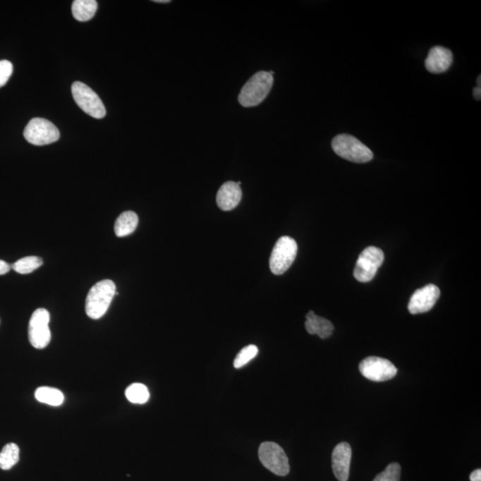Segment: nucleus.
I'll return each instance as SVG.
<instances>
[{"mask_svg": "<svg viewBox=\"0 0 481 481\" xmlns=\"http://www.w3.org/2000/svg\"><path fill=\"white\" fill-rule=\"evenodd\" d=\"M13 73V64L8 60L0 61V87L5 86Z\"/></svg>", "mask_w": 481, "mask_h": 481, "instance_id": "b1692460", "label": "nucleus"}, {"mask_svg": "<svg viewBox=\"0 0 481 481\" xmlns=\"http://www.w3.org/2000/svg\"><path fill=\"white\" fill-rule=\"evenodd\" d=\"M305 327L310 334H317L321 339L330 337L334 330V324L324 317H318L314 311H310L306 316Z\"/></svg>", "mask_w": 481, "mask_h": 481, "instance_id": "2eb2a0df", "label": "nucleus"}, {"mask_svg": "<svg viewBox=\"0 0 481 481\" xmlns=\"http://www.w3.org/2000/svg\"><path fill=\"white\" fill-rule=\"evenodd\" d=\"M19 446L16 443H8L0 452V468L8 470L19 462Z\"/></svg>", "mask_w": 481, "mask_h": 481, "instance_id": "6ab92c4d", "label": "nucleus"}, {"mask_svg": "<svg viewBox=\"0 0 481 481\" xmlns=\"http://www.w3.org/2000/svg\"><path fill=\"white\" fill-rule=\"evenodd\" d=\"M260 461L264 467L279 476H286L290 472L289 460L279 444L264 442L259 449Z\"/></svg>", "mask_w": 481, "mask_h": 481, "instance_id": "423d86ee", "label": "nucleus"}, {"mask_svg": "<svg viewBox=\"0 0 481 481\" xmlns=\"http://www.w3.org/2000/svg\"><path fill=\"white\" fill-rule=\"evenodd\" d=\"M331 147L339 157L355 164H367L374 158L370 149L351 135H336L331 141Z\"/></svg>", "mask_w": 481, "mask_h": 481, "instance_id": "7ed1b4c3", "label": "nucleus"}, {"mask_svg": "<svg viewBox=\"0 0 481 481\" xmlns=\"http://www.w3.org/2000/svg\"><path fill=\"white\" fill-rule=\"evenodd\" d=\"M23 135L30 144L42 147L59 140L60 132L51 121L42 118H34L27 125Z\"/></svg>", "mask_w": 481, "mask_h": 481, "instance_id": "0eeeda50", "label": "nucleus"}, {"mask_svg": "<svg viewBox=\"0 0 481 481\" xmlns=\"http://www.w3.org/2000/svg\"><path fill=\"white\" fill-rule=\"evenodd\" d=\"M35 398L43 404L59 406L64 401L63 392L56 388L40 387L36 389Z\"/></svg>", "mask_w": 481, "mask_h": 481, "instance_id": "a211bd4d", "label": "nucleus"}, {"mask_svg": "<svg viewBox=\"0 0 481 481\" xmlns=\"http://www.w3.org/2000/svg\"><path fill=\"white\" fill-rule=\"evenodd\" d=\"M440 291L435 284H428L413 294L408 304L409 312L413 315L428 312L439 300Z\"/></svg>", "mask_w": 481, "mask_h": 481, "instance_id": "9b49d317", "label": "nucleus"}, {"mask_svg": "<svg viewBox=\"0 0 481 481\" xmlns=\"http://www.w3.org/2000/svg\"><path fill=\"white\" fill-rule=\"evenodd\" d=\"M125 395L128 401L133 404H145L150 398V393L147 386L142 384H133L128 386Z\"/></svg>", "mask_w": 481, "mask_h": 481, "instance_id": "aec40b11", "label": "nucleus"}, {"mask_svg": "<svg viewBox=\"0 0 481 481\" xmlns=\"http://www.w3.org/2000/svg\"><path fill=\"white\" fill-rule=\"evenodd\" d=\"M50 315L45 308L34 311L29 323V341L35 348H46L51 341Z\"/></svg>", "mask_w": 481, "mask_h": 481, "instance_id": "1a4fd4ad", "label": "nucleus"}, {"mask_svg": "<svg viewBox=\"0 0 481 481\" xmlns=\"http://www.w3.org/2000/svg\"><path fill=\"white\" fill-rule=\"evenodd\" d=\"M351 448L346 442L339 444L331 456V466L334 476L339 481H347L350 476Z\"/></svg>", "mask_w": 481, "mask_h": 481, "instance_id": "f8f14e48", "label": "nucleus"}, {"mask_svg": "<svg viewBox=\"0 0 481 481\" xmlns=\"http://www.w3.org/2000/svg\"><path fill=\"white\" fill-rule=\"evenodd\" d=\"M138 225V217L134 212H125L115 221L114 231L118 237L131 235Z\"/></svg>", "mask_w": 481, "mask_h": 481, "instance_id": "dca6fc26", "label": "nucleus"}, {"mask_svg": "<svg viewBox=\"0 0 481 481\" xmlns=\"http://www.w3.org/2000/svg\"><path fill=\"white\" fill-rule=\"evenodd\" d=\"M97 10V2L95 0H75L73 3V16L80 22L90 21L96 15Z\"/></svg>", "mask_w": 481, "mask_h": 481, "instance_id": "f3484780", "label": "nucleus"}, {"mask_svg": "<svg viewBox=\"0 0 481 481\" xmlns=\"http://www.w3.org/2000/svg\"><path fill=\"white\" fill-rule=\"evenodd\" d=\"M298 245L296 240L283 236L277 240L271 253L269 267L271 272L280 276L293 265L297 256Z\"/></svg>", "mask_w": 481, "mask_h": 481, "instance_id": "20e7f679", "label": "nucleus"}, {"mask_svg": "<svg viewBox=\"0 0 481 481\" xmlns=\"http://www.w3.org/2000/svg\"><path fill=\"white\" fill-rule=\"evenodd\" d=\"M470 481H481V470L477 469L475 470H473V472L472 473H470Z\"/></svg>", "mask_w": 481, "mask_h": 481, "instance_id": "a878e982", "label": "nucleus"}, {"mask_svg": "<svg viewBox=\"0 0 481 481\" xmlns=\"http://www.w3.org/2000/svg\"><path fill=\"white\" fill-rule=\"evenodd\" d=\"M477 87H481V76L480 75L479 76V78H477Z\"/></svg>", "mask_w": 481, "mask_h": 481, "instance_id": "c85d7f7f", "label": "nucleus"}, {"mask_svg": "<svg viewBox=\"0 0 481 481\" xmlns=\"http://www.w3.org/2000/svg\"><path fill=\"white\" fill-rule=\"evenodd\" d=\"M42 264L43 260L42 257L29 256L17 260L16 262L13 264L12 269L17 273L27 274L32 273L33 271L38 269L39 267L42 266Z\"/></svg>", "mask_w": 481, "mask_h": 481, "instance_id": "412c9836", "label": "nucleus"}, {"mask_svg": "<svg viewBox=\"0 0 481 481\" xmlns=\"http://www.w3.org/2000/svg\"><path fill=\"white\" fill-rule=\"evenodd\" d=\"M116 294V286L111 280H103L91 288L86 299V313L92 319L104 316Z\"/></svg>", "mask_w": 481, "mask_h": 481, "instance_id": "f257e3e1", "label": "nucleus"}, {"mask_svg": "<svg viewBox=\"0 0 481 481\" xmlns=\"http://www.w3.org/2000/svg\"><path fill=\"white\" fill-rule=\"evenodd\" d=\"M473 96L476 100L480 101V99H481V89H480V87H475V89L473 90Z\"/></svg>", "mask_w": 481, "mask_h": 481, "instance_id": "bb28decb", "label": "nucleus"}, {"mask_svg": "<svg viewBox=\"0 0 481 481\" xmlns=\"http://www.w3.org/2000/svg\"><path fill=\"white\" fill-rule=\"evenodd\" d=\"M384 262V253L381 249L369 246L358 257L354 270L355 279L361 283L370 282Z\"/></svg>", "mask_w": 481, "mask_h": 481, "instance_id": "39448f33", "label": "nucleus"}, {"mask_svg": "<svg viewBox=\"0 0 481 481\" xmlns=\"http://www.w3.org/2000/svg\"><path fill=\"white\" fill-rule=\"evenodd\" d=\"M274 77L269 72H259L247 81L239 94L238 101L243 107H253L262 104L269 96Z\"/></svg>", "mask_w": 481, "mask_h": 481, "instance_id": "f03ea898", "label": "nucleus"}, {"mask_svg": "<svg viewBox=\"0 0 481 481\" xmlns=\"http://www.w3.org/2000/svg\"><path fill=\"white\" fill-rule=\"evenodd\" d=\"M12 267L9 265L8 263L4 262V260H0V276L8 273Z\"/></svg>", "mask_w": 481, "mask_h": 481, "instance_id": "393cba45", "label": "nucleus"}, {"mask_svg": "<svg viewBox=\"0 0 481 481\" xmlns=\"http://www.w3.org/2000/svg\"><path fill=\"white\" fill-rule=\"evenodd\" d=\"M242 190L236 182H226L219 189L218 194H217V205L222 211H232L238 206L242 200Z\"/></svg>", "mask_w": 481, "mask_h": 481, "instance_id": "4468645a", "label": "nucleus"}, {"mask_svg": "<svg viewBox=\"0 0 481 481\" xmlns=\"http://www.w3.org/2000/svg\"><path fill=\"white\" fill-rule=\"evenodd\" d=\"M401 467L398 463H389L384 472L378 474L372 481H401Z\"/></svg>", "mask_w": 481, "mask_h": 481, "instance_id": "5701e85b", "label": "nucleus"}, {"mask_svg": "<svg viewBox=\"0 0 481 481\" xmlns=\"http://www.w3.org/2000/svg\"><path fill=\"white\" fill-rule=\"evenodd\" d=\"M154 2L157 3H169V0H154Z\"/></svg>", "mask_w": 481, "mask_h": 481, "instance_id": "cd10ccee", "label": "nucleus"}, {"mask_svg": "<svg viewBox=\"0 0 481 481\" xmlns=\"http://www.w3.org/2000/svg\"><path fill=\"white\" fill-rule=\"evenodd\" d=\"M453 60L451 50L440 46L433 47L425 60L426 70L434 74L446 73L451 66Z\"/></svg>", "mask_w": 481, "mask_h": 481, "instance_id": "ddd939ff", "label": "nucleus"}, {"mask_svg": "<svg viewBox=\"0 0 481 481\" xmlns=\"http://www.w3.org/2000/svg\"><path fill=\"white\" fill-rule=\"evenodd\" d=\"M359 371L364 377L372 382L391 380L397 375L398 369L391 361L378 357H369L359 365Z\"/></svg>", "mask_w": 481, "mask_h": 481, "instance_id": "9d476101", "label": "nucleus"}, {"mask_svg": "<svg viewBox=\"0 0 481 481\" xmlns=\"http://www.w3.org/2000/svg\"><path fill=\"white\" fill-rule=\"evenodd\" d=\"M73 99L81 110L93 118L106 116V110L100 97L86 84L76 81L72 86Z\"/></svg>", "mask_w": 481, "mask_h": 481, "instance_id": "6e6552de", "label": "nucleus"}, {"mask_svg": "<svg viewBox=\"0 0 481 481\" xmlns=\"http://www.w3.org/2000/svg\"><path fill=\"white\" fill-rule=\"evenodd\" d=\"M259 353V348L255 345H249L243 348L236 355L235 361H233V367L236 369L245 367L250 360Z\"/></svg>", "mask_w": 481, "mask_h": 481, "instance_id": "4be33fe9", "label": "nucleus"}]
</instances>
